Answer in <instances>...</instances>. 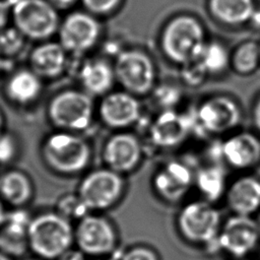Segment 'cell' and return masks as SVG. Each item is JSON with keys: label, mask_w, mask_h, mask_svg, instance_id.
I'll return each instance as SVG.
<instances>
[{"label": "cell", "mask_w": 260, "mask_h": 260, "mask_svg": "<svg viewBox=\"0 0 260 260\" xmlns=\"http://www.w3.org/2000/svg\"><path fill=\"white\" fill-rule=\"evenodd\" d=\"M29 251L43 260H56L74 246V224L57 211L30 218L27 228Z\"/></svg>", "instance_id": "6da1fadb"}, {"label": "cell", "mask_w": 260, "mask_h": 260, "mask_svg": "<svg viewBox=\"0 0 260 260\" xmlns=\"http://www.w3.org/2000/svg\"><path fill=\"white\" fill-rule=\"evenodd\" d=\"M41 154L45 165L55 174L74 176L90 164L91 147L78 133L59 130L44 139Z\"/></svg>", "instance_id": "7a4b0ae2"}, {"label": "cell", "mask_w": 260, "mask_h": 260, "mask_svg": "<svg viewBox=\"0 0 260 260\" xmlns=\"http://www.w3.org/2000/svg\"><path fill=\"white\" fill-rule=\"evenodd\" d=\"M159 41L164 55L181 66L198 60L208 42L202 23L187 14L170 19L161 30Z\"/></svg>", "instance_id": "3957f363"}, {"label": "cell", "mask_w": 260, "mask_h": 260, "mask_svg": "<svg viewBox=\"0 0 260 260\" xmlns=\"http://www.w3.org/2000/svg\"><path fill=\"white\" fill-rule=\"evenodd\" d=\"M222 221L213 203L195 200L185 204L177 217V226L184 240L191 244L217 250V238Z\"/></svg>", "instance_id": "277c9868"}, {"label": "cell", "mask_w": 260, "mask_h": 260, "mask_svg": "<svg viewBox=\"0 0 260 260\" xmlns=\"http://www.w3.org/2000/svg\"><path fill=\"white\" fill-rule=\"evenodd\" d=\"M92 96L84 90L65 89L57 92L48 104L49 121L58 130L79 133L87 129L93 119Z\"/></svg>", "instance_id": "5b68a950"}, {"label": "cell", "mask_w": 260, "mask_h": 260, "mask_svg": "<svg viewBox=\"0 0 260 260\" xmlns=\"http://www.w3.org/2000/svg\"><path fill=\"white\" fill-rule=\"evenodd\" d=\"M57 10L48 0H17L10 17L25 39L44 42L58 31L61 21Z\"/></svg>", "instance_id": "8992f818"}, {"label": "cell", "mask_w": 260, "mask_h": 260, "mask_svg": "<svg viewBox=\"0 0 260 260\" xmlns=\"http://www.w3.org/2000/svg\"><path fill=\"white\" fill-rule=\"evenodd\" d=\"M125 185L123 175L106 167L87 173L80 181L76 194L89 212L104 211L121 200Z\"/></svg>", "instance_id": "52a82bcc"}, {"label": "cell", "mask_w": 260, "mask_h": 260, "mask_svg": "<svg viewBox=\"0 0 260 260\" xmlns=\"http://www.w3.org/2000/svg\"><path fill=\"white\" fill-rule=\"evenodd\" d=\"M116 81L124 90L138 96L155 87L156 68L150 56L137 49L119 52L114 62Z\"/></svg>", "instance_id": "ba28073f"}, {"label": "cell", "mask_w": 260, "mask_h": 260, "mask_svg": "<svg viewBox=\"0 0 260 260\" xmlns=\"http://www.w3.org/2000/svg\"><path fill=\"white\" fill-rule=\"evenodd\" d=\"M118 241L116 226L102 214L89 212L74 224V246L91 259L109 257Z\"/></svg>", "instance_id": "9c48e42d"}, {"label": "cell", "mask_w": 260, "mask_h": 260, "mask_svg": "<svg viewBox=\"0 0 260 260\" xmlns=\"http://www.w3.org/2000/svg\"><path fill=\"white\" fill-rule=\"evenodd\" d=\"M197 125L205 134L221 135L234 131L242 120L239 104L229 95L215 94L202 101L194 115Z\"/></svg>", "instance_id": "30bf717a"}, {"label": "cell", "mask_w": 260, "mask_h": 260, "mask_svg": "<svg viewBox=\"0 0 260 260\" xmlns=\"http://www.w3.org/2000/svg\"><path fill=\"white\" fill-rule=\"evenodd\" d=\"M102 26L87 11H73L60 22L58 42L68 54H83L91 50L101 38Z\"/></svg>", "instance_id": "8fae6325"}, {"label": "cell", "mask_w": 260, "mask_h": 260, "mask_svg": "<svg viewBox=\"0 0 260 260\" xmlns=\"http://www.w3.org/2000/svg\"><path fill=\"white\" fill-rule=\"evenodd\" d=\"M259 241L256 219L252 216L234 214L222 222L217 247L237 259H243L256 249Z\"/></svg>", "instance_id": "7c38bea8"}, {"label": "cell", "mask_w": 260, "mask_h": 260, "mask_svg": "<svg viewBox=\"0 0 260 260\" xmlns=\"http://www.w3.org/2000/svg\"><path fill=\"white\" fill-rule=\"evenodd\" d=\"M143 148L139 138L130 132H117L104 144L102 155L107 168L125 175L134 171L142 159Z\"/></svg>", "instance_id": "4fadbf2b"}, {"label": "cell", "mask_w": 260, "mask_h": 260, "mask_svg": "<svg viewBox=\"0 0 260 260\" xmlns=\"http://www.w3.org/2000/svg\"><path fill=\"white\" fill-rule=\"evenodd\" d=\"M98 113L107 127L125 129L139 121L141 105L136 95L124 89L112 90L102 96Z\"/></svg>", "instance_id": "5bb4252c"}, {"label": "cell", "mask_w": 260, "mask_h": 260, "mask_svg": "<svg viewBox=\"0 0 260 260\" xmlns=\"http://www.w3.org/2000/svg\"><path fill=\"white\" fill-rule=\"evenodd\" d=\"M195 128L193 115L179 113L174 109L162 110L148 128L150 141L160 148H171L187 139Z\"/></svg>", "instance_id": "9a60e30c"}, {"label": "cell", "mask_w": 260, "mask_h": 260, "mask_svg": "<svg viewBox=\"0 0 260 260\" xmlns=\"http://www.w3.org/2000/svg\"><path fill=\"white\" fill-rule=\"evenodd\" d=\"M194 175L187 164L171 160L154 174L152 186L161 199L175 203L184 198L194 185Z\"/></svg>", "instance_id": "2e32d148"}, {"label": "cell", "mask_w": 260, "mask_h": 260, "mask_svg": "<svg viewBox=\"0 0 260 260\" xmlns=\"http://www.w3.org/2000/svg\"><path fill=\"white\" fill-rule=\"evenodd\" d=\"M219 155L233 169H251L260 162V138L246 131L230 134L219 145Z\"/></svg>", "instance_id": "e0dca14e"}, {"label": "cell", "mask_w": 260, "mask_h": 260, "mask_svg": "<svg viewBox=\"0 0 260 260\" xmlns=\"http://www.w3.org/2000/svg\"><path fill=\"white\" fill-rule=\"evenodd\" d=\"M31 217L22 208H13L6 213L5 220L0 226V251L12 259L22 257L29 250L27 228Z\"/></svg>", "instance_id": "ac0fdd59"}, {"label": "cell", "mask_w": 260, "mask_h": 260, "mask_svg": "<svg viewBox=\"0 0 260 260\" xmlns=\"http://www.w3.org/2000/svg\"><path fill=\"white\" fill-rule=\"evenodd\" d=\"M224 197L234 214L252 216L260 210V179L253 175L237 178L228 186Z\"/></svg>", "instance_id": "d6986e66"}, {"label": "cell", "mask_w": 260, "mask_h": 260, "mask_svg": "<svg viewBox=\"0 0 260 260\" xmlns=\"http://www.w3.org/2000/svg\"><path fill=\"white\" fill-rule=\"evenodd\" d=\"M68 52L57 42L44 41L29 54V68L42 79L59 77L66 69Z\"/></svg>", "instance_id": "ffe728a7"}, {"label": "cell", "mask_w": 260, "mask_h": 260, "mask_svg": "<svg viewBox=\"0 0 260 260\" xmlns=\"http://www.w3.org/2000/svg\"><path fill=\"white\" fill-rule=\"evenodd\" d=\"M82 90L91 96H103L112 91L116 82L114 66L103 58H92L83 62L79 69Z\"/></svg>", "instance_id": "44dd1931"}, {"label": "cell", "mask_w": 260, "mask_h": 260, "mask_svg": "<svg viewBox=\"0 0 260 260\" xmlns=\"http://www.w3.org/2000/svg\"><path fill=\"white\" fill-rule=\"evenodd\" d=\"M34 184L22 171L9 170L0 176V199L12 208H23L34 197Z\"/></svg>", "instance_id": "7402d4cb"}, {"label": "cell", "mask_w": 260, "mask_h": 260, "mask_svg": "<svg viewBox=\"0 0 260 260\" xmlns=\"http://www.w3.org/2000/svg\"><path fill=\"white\" fill-rule=\"evenodd\" d=\"M4 89L12 103L25 106L40 96L43 89L42 78L30 68H21L8 77Z\"/></svg>", "instance_id": "603a6c76"}, {"label": "cell", "mask_w": 260, "mask_h": 260, "mask_svg": "<svg viewBox=\"0 0 260 260\" xmlns=\"http://www.w3.org/2000/svg\"><path fill=\"white\" fill-rule=\"evenodd\" d=\"M256 8L255 0H208L212 17L232 26L250 22Z\"/></svg>", "instance_id": "cb8c5ba5"}, {"label": "cell", "mask_w": 260, "mask_h": 260, "mask_svg": "<svg viewBox=\"0 0 260 260\" xmlns=\"http://www.w3.org/2000/svg\"><path fill=\"white\" fill-rule=\"evenodd\" d=\"M194 185L204 200L216 202L225 195L228 189L224 169L218 164L199 168L194 175Z\"/></svg>", "instance_id": "d4e9b609"}, {"label": "cell", "mask_w": 260, "mask_h": 260, "mask_svg": "<svg viewBox=\"0 0 260 260\" xmlns=\"http://www.w3.org/2000/svg\"><path fill=\"white\" fill-rule=\"evenodd\" d=\"M259 65L260 44L255 41H245L231 53V67L239 74H251Z\"/></svg>", "instance_id": "484cf974"}, {"label": "cell", "mask_w": 260, "mask_h": 260, "mask_svg": "<svg viewBox=\"0 0 260 260\" xmlns=\"http://www.w3.org/2000/svg\"><path fill=\"white\" fill-rule=\"evenodd\" d=\"M198 60L208 75H216L231 66V53L221 43L210 41L206 43Z\"/></svg>", "instance_id": "4316f807"}, {"label": "cell", "mask_w": 260, "mask_h": 260, "mask_svg": "<svg viewBox=\"0 0 260 260\" xmlns=\"http://www.w3.org/2000/svg\"><path fill=\"white\" fill-rule=\"evenodd\" d=\"M25 37L14 26L5 27L0 31V56L12 57L23 48Z\"/></svg>", "instance_id": "83f0119b"}, {"label": "cell", "mask_w": 260, "mask_h": 260, "mask_svg": "<svg viewBox=\"0 0 260 260\" xmlns=\"http://www.w3.org/2000/svg\"><path fill=\"white\" fill-rule=\"evenodd\" d=\"M58 213L63 215L65 218L73 221H78L84 215L89 213L88 209L82 203L78 195H65L58 201L57 210Z\"/></svg>", "instance_id": "f1b7e54d"}, {"label": "cell", "mask_w": 260, "mask_h": 260, "mask_svg": "<svg viewBox=\"0 0 260 260\" xmlns=\"http://www.w3.org/2000/svg\"><path fill=\"white\" fill-rule=\"evenodd\" d=\"M181 74L184 81L191 86H198L208 75L199 60L182 65Z\"/></svg>", "instance_id": "f546056e"}, {"label": "cell", "mask_w": 260, "mask_h": 260, "mask_svg": "<svg viewBox=\"0 0 260 260\" xmlns=\"http://www.w3.org/2000/svg\"><path fill=\"white\" fill-rule=\"evenodd\" d=\"M122 0H81L85 11L92 15L103 16L113 13L121 4Z\"/></svg>", "instance_id": "4dcf8cb0"}, {"label": "cell", "mask_w": 260, "mask_h": 260, "mask_svg": "<svg viewBox=\"0 0 260 260\" xmlns=\"http://www.w3.org/2000/svg\"><path fill=\"white\" fill-rule=\"evenodd\" d=\"M154 96L155 101L164 108L162 110H171L178 103L181 94L180 91L172 85H161L155 88Z\"/></svg>", "instance_id": "1f68e13d"}, {"label": "cell", "mask_w": 260, "mask_h": 260, "mask_svg": "<svg viewBox=\"0 0 260 260\" xmlns=\"http://www.w3.org/2000/svg\"><path fill=\"white\" fill-rule=\"evenodd\" d=\"M17 151V143L12 135L2 133L0 135V164L11 161Z\"/></svg>", "instance_id": "d6a6232c"}, {"label": "cell", "mask_w": 260, "mask_h": 260, "mask_svg": "<svg viewBox=\"0 0 260 260\" xmlns=\"http://www.w3.org/2000/svg\"><path fill=\"white\" fill-rule=\"evenodd\" d=\"M120 260H159L156 252L145 246H135L125 251Z\"/></svg>", "instance_id": "836d02e7"}, {"label": "cell", "mask_w": 260, "mask_h": 260, "mask_svg": "<svg viewBox=\"0 0 260 260\" xmlns=\"http://www.w3.org/2000/svg\"><path fill=\"white\" fill-rule=\"evenodd\" d=\"M56 260H86V256L75 246L65 251Z\"/></svg>", "instance_id": "e575fe53"}, {"label": "cell", "mask_w": 260, "mask_h": 260, "mask_svg": "<svg viewBox=\"0 0 260 260\" xmlns=\"http://www.w3.org/2000/svg\"><path fill=\"white\" fill-rule=\"evenodd\" d=\"M11 8L8 1L0 0V31L7 26L8 19L10 17Z\"/></svg>", "instance_id": "d590c367"}, {"label": "cell", "mask_w": 260, "mask_h": 260, "mask_svg": "<svg viewBox=\"0 0 260 260\" xmlns=\"http://www.w3.org/2000/svg\"><path fill=\"white\" fill-rule=\"evenodd\" d=\"M253 123L256 129L260 132V96L256 101L253 108Z\"/></svg>", "instance_id": "8d00e7d4"}, {"label": "cell", "mask_w": 260, "mask_h": 260, "mask_svg": "<svg viewBox=\"0 0 260 260\" xmlns=\"http://www.w3.org/2000/svg\"><path fill=\"white\" fill-rule=\"evenodd\" d=\"M57 9H67L71 7L77 0H48Z\"/></svg>", "instance_id": "74e56055"}, {"label": "cell", "mask_w": 260, "mask_h": 260, "mask_svg": "<svg viewBox=\"0 0 260 260\" xmlns=\"http://www.w3.org/2000/svg\"><path fill=\"white\" fill-rule=\"evenodd\" d=\"M250 22H251L252 24H254V25L260 27V9H259V8H256V10H255V12H254V14H253V16H252Z\"/></svg>", "instance_id": "f35d334b"}, {"label": "cell", "mask_w": 260, "mask_h": 260, "mask_svg": "<svg viewBox=\"0 0 260 260\" xmlns=\"http://www.w3.org/2000/svg\"><path fill=\"white\" fill-rule=\"evenodd\" d=\"M6 213H7V211L5 210L4 203H3V202L1 201V199H0V226L3 224V222H4V220H5Z\"/></svg>", "instance_id": "ab89813d"}, {"label": "cell", "mask_w": 260, "mask_h": 260, "mask_svg": "<svg viewBox=\"0 0 260 260\" xmlns=\"http://www.w3.org/2000/svg\"><path fill=\"white\" fill-rule=\"evenodd\" d=\"M3 127H4V117L2 115V112L0 111V135L3 133Z\"/></svg>", "instance_id": "60d3db41"}, {"label": "cell", "mask_w": 260, "mask_h": 260, "mask_svg": "<svg viewBox=\"0 0 260 260\" xmlns=\"http://www.w3.org/2000/svg\"><path fill=\"white\" fill-rule=\"evenodd\" d=\"M0 260H13V259L11 257H9L8 255H6V254H4V253H2L0 251Z\"/></svg>", "instance_id": "b9f144b4"}, {"label": "cell", "mask_w": 260, "mask_h": 260, "mask_svg": "<svg viewBox=\"0 0 260 260\" xmlns=\"http://www.w3.org/2000/svg\"><path fill=\"white\" fill-rule=\"evenodd\" d=\"M256 222H257V226H258V231H259V234H260V213L258 215V217L256 218Z\"/></svg>", "instance_id": "7bdbcfd3"}, {"label": "cell", "mask_w": 260, "mask_h": 260, "mask_svg": "<svg viewBox=\"0 0 260 260\" xmlns=\"http://www.w3.org/2000/svg\"><path fill=\"white\" fill-rule=\"evenodd\" d=\"M91 260H113V259H111L109 257H104V258H93Z\"/></svg>", "instance_id": "ee69618b"}, {"label": "cell", "mask_w": 260, "mask_h": 260, "mask_svg": "<svg viewBox=\"0 0 260 260\" xmlns=\"http://www.w3.org/2000/svg\"><path fill=\"white\" fill-rule=\"evenodd\" d=\"M23 260H43V259H41V258H39V257H32V258H26V259H23Z\"/></svg>", "instance_id": "f6af8a7d"}, {"label": "cell", "mask_w": 260, "mask_h": 260, "mask_svg": "<svg viewBox=\"0 0 260 260\" xmlns=\"http://www.w3.org/2000/svg\"><path fill=\"white\" fill-rule=\"evenodd\" d=\"M1 67H2V57L0 56V69H1Z\"/></svg>", "instance_id": "bcb514c9"}, {"label": "cell", "mask_w": 260, "mask_h": 260, "mask_svg": "<svg viewBox=\"0 0 260 260\" xmlns=\"http://www.w3.org/2000/svg\"><path fill=\"white\" fill-rule=\"evenodd\" d=\"M237 260H246V259H244V258H243V259H237Z\"/></svg>", "instance_id": "7dc6e473"}]
</instances>
